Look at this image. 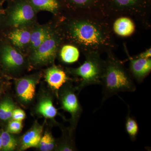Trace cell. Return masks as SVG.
I'll return each mask as SVG.
<instances>
[{"instance_id":"cell-3","label":"cell","mask_w":151,"mask_h":151,"mask_svg":"<svg viewBox=\"0 0 151 151\" xmlns=\"http://www.w3.org/2000/svg\"><path fill=\"white\" fill-rule=\"evenodd\" d=\"M69 31L73 40L86 48H97L104 43V34L100 28L92 22H73L69 25Z\"/></svg>"},{"instance_id":"cell-16","label":"cell","mask_w":151,"mask_h":151,"mask_svg":"<svg viewBox=\"0 0 151 151\" xmlns=\"http://www.w3.org/2000/svg\"><path fill=\"white\" fill-rule=\"evenodd\" d=\"M79 52L78 49L72 45H64L60 52V57L63 62L66 63H74L78 60Z\"/></svg>"},{"instance_id":"cell-24","label":"cell","mask_w":151,"mask_h":151,"mask_svg":"<svg viewBox=\"0 0 151 151\" xmlns=\"http://www.w3.org/2000/svg\"><path fill=\"white\" fill-rule=\"evenodd\" d=\"M137 0H115L118 5L122 7H128L133 5Z\"/></svg>"},{"instance_id":"cell-10","label":"cell","mask_w":151,"mask_h":151,"mask_svg":"<svg viewBox=\"0 0 151 151\" xmlns=\"http://www.w3.org/2000/svg\"><path fill=\"white\" fill-rule=\"evenodd\" d=\"M45 79L49 85L55 90H59L68 80L64 70L57 66H53L47 70Z\"/></svg>"},{"instance_id":"cell-26","label":"cell","mask_w":151,"mask_h":151,"mask_svg":"<svg viewBox=\"0 0 151 151\" xmlns=\"http://www.w3.org/2000/svg\"><path fill=\"white\" fill-rule=\"evenodd\" d=\"M70 1L76 4L83 5L86 4L91 0H70Z\"/></svg>"},{"instance_id":"cell-17","label":"cell","mask_w":151,"mask_h":151,"mask_svg":"<svg viewBox=\"0 0 151 151\" xmlns=\"http://www.w3.org/2000/svg\"><path fill=\"white\" fill-rule=\"evenodd\" d=\"M125 127L126 131L131 140L132 142L136 140L139 132V126L136 119L131 116L129 108L126 117Z\"/></svg>"},{"instance_id":"cell-14","label":"cell","mask_w":151,"mask_h":151,"mask_svg":"<svg viewBox=\"0 0 151 151\" xmlns=\"http://www.w3.org/2000/svg\"><path fill=\"white\" fill-rule=\"evenodd\" d=\"M52 35L48 29L45 27L36 29L31 33L29 45L31 48L35 50L47 39Z\"/></svg>"},{"instance_id":"cell-29","label":"cell","mask_w":151,"mask_h":151,"mask_svg":"<svg viewBox=\"0 0 151 151\" xmlns=\"http://www.w3.org/2000/svg\"><path fill=\"white\" fill-rule=\"evenodd\" d=\"M6 1V0H0V5H1V4L4 1Z\"/></svg>"},{"instance_id":"cell-23","label":"cell","mask_w":151,"mask_h":151,"mask_svg":"<svg viewBox=\"0 0 151 151\" xmlns=\"http://www.w3.org/2000/svg\"><path fill=\"white\" fill-rule=\"evenodd\" d=\"M25 113L20 109H14L12 113V118L14 120L22 121L25 118Z\"/></svg>"},{"instance_id":"cell-1","label":"cell","mask_w":151,"mask_h":151,"mask_svg":"<svg viewBox=\"0 0 151 151\" xmlns=\"http://www.w3.org/2000/svg\"><path fill=\"white\" fill-rule=\"evenodd\" d=\"M101 85L103 86L102 105L108 98L119 92H134L137 89L131 73L113 56H109L105 62Z\"/></svg>"},{"instance_id":"cell-6","label":"cell","mask_w":151,"mask_h":151,"mask_svg":"<svg viewBox=\"0 0 151 151\" xmlns=\"http://www.w3.org/2000/svg\"><path fill=\"white\" fill-rule=\"evenodd\" d=\"M74 89L71 85H68L61 91L60 96L61 106L64 111L71 114L73 127L76 126L82 112V107Z\"/></svg>"},{"instance_id":"cell-12","label":"cell","mask_w":151,"mask_h":151,"mask_svg":"<svg viewBox=\"0 0 151 151\" xmlns=\"http://www.w3.org/2000/svg\"><path fill=\"white\" fill-rule=\"evenodd\" d=\"M31 33L25 29L17 28L9 33L8 38L13 45L21 48L29 43Z\"/></svg>"},{"instance_id":"cell-13","label":"cell","mask_w":151,"mask_h":151,"mask_svg":"<svg viewBox=\"0 0 151 151\" xmlns=\"http://www.w3.org/2000/svg\"><path fill=\"white\" fill-rule=\"evenodd\" d=\"M114 32L119 36L127 37L131 35L135 30V25L132 20L127 17L117 19L113 24Z\"/></svg>"},{"instance_id":"cell-22","label":"cell","mask_w":151,"mask_h":151,"mask_svg":"<svg viewBox=\"0 0 151 151\" xmlns=\"http://www.w3.org/2000/svg\"><path fill=\"white\" fill-rule=\"evenodd\" d=\"M22 127V121L14 120L10 122L9 124V132L13 134H17L21 132Z\"/></svg>"},{"instance_id":"cell-15","label":"cell","mask_w":151,"mask_h":151,"mask_svg":"<svg viewBox=\"0 0 151 151\" xmlns=\"http://www.w3.org/2000/svg\"><path fill=\"white\" fill-rule=\"evenodd\" d=\"M35 10L56 13L59 7L57 0H27Z\"/></svg>"},{"instance_id":"cell-19","label":"cell","mask_w":151,"mask_h":151,"mask_svg":"<svg viewBox=\"0 0 151 151\" xmlns=\"http://www.w3.org/2000/svg\"><path fill=\"white\" fill-rule=\"evenodd\" d=\"M14 110V105L11 100H4L0 103V119L4 121L10 119Z\"/></svg>"},{"instance_id":"cell-11","label":"cell","mask_w":151,"mask_h":151,"mask_svg":"<svg viewBox=\"0 0 151 151\" xmlns=\"http://www.w3.org/2000/svg\"><path fill=\"white\" fill-rule=\"evenodd\" d=\"M41 127H34L28 131L23 137L22 149L25 150L39 146L41 139Z\"/></svg>"},{"instance_id":"cell-4","label":"cell","mask_w":151,"mask_h":151,"mask_svg":"<svg viewBox=\"0 0 151 151\" xmlns=\"http://www.w3.org/2000/svg\"><path fill=\"white\" fill-rule=\"evenodd\" d=\"M35 9L27 0H16L11 4L6 18H4L6 24L19 27L29 23L33 19Z\"/></svg>"},{"instance_id":"cell-28","label":"cell","mask_w":151,"mask_h":151,"mask_svg":"<svg viewBox=\"0 0 151 151\" xmlns=\"http://www.w3.org/2000/svg\"><path fill=\"white\" fill-rule=\"evenodd\" d=\"M1 149H2L1 139V136L0 135V150Z\"/></svg>"},{"instance_id":"cell-25","label":"cell","mask_w":151,"mask_h":151,"mask_svg":"<svg viewBox=\"0 0 151 151\" xmlns=\"http://www.w3.org/2000/svg\"><path fill=\"white\" fill-rule=\"evenodd\" d=\"M151 48L147 50L146 51L142 52L141 54L139 55L136 58H150L151 56Z\"/></svg>"},{"instance_id":"cell-5","label":"cell","mask_w":151,"mask_h":151,"mask_svg":"<svg viewBox=\"0 0 151 151\" xmlns=\"http://www.w3.org/2000/svg\"><path fill=\"white\" fill-rule=\"evenodd\" d=\"M58 41L52 35L34 50L31 57L33 65H45L54 60L57 51Z\"/></svg>"},{"instance_id":"cell-8","label":"cell","mask_w":151,"mask_h":151,"mask_svg":"<svg viewBox=\"0 0 151 151\" xmlns=\"http://www.w3.org/2000/svg\"><path fill=\"white\" fill-rule=\"evenodd\" d=\"M131 75L138 83L142 82L150 73L151 59L150 58H130Z\"/></svg>"},{"instance_id":"cell-9","label":"cell","mask_w":151,"mask_h":151,"mask_svg":"<svg viewBox=\"0 0 151 151\" xmlns=\"http://www.w3.org/2000/svg\"><path fill=\"white\" fill-rule=\"evenodd\" d=\"M36 81L34 78L27 77L20 79L17 83V94L22 101L29 102L35 95Z\"/></svg>"},{"instance_id":"cell-2","label":"cell","mask_w":151,"mask_h":151,"mask_svg":"<svg viewBox=\"0 0 151 151\" xmlns=\"http://www.w3.org/2000/svg\"><path fill=\"white\" fill-rule=\"evenodd\" d=\"M105 66V62L100 58L99 55L93 52L87 55L82 65L70 70L73 75L81 79L79 85L76 87L78 92L87 86L101 85Z\"/></svg>"},{"instance_id":"cell-21","label":"cell","mask_w":151,"mask_h":151,"mask_svg":"<svg viewBox=\"0 0 151 151\" xmlns=\"http://www.w3.org/2000/svg\"><path fill=\"white\" fill-rule=\"evenodd\" d=\"M39 146L41 151H51L55 147V142L52 136L46 133L42 137Z\"/></svg>"},{"instance_id":"cell-18","label":"cell","mask_w":151,"mask_h":151,"mask_svg":"<svg viewBox=\"0 0 151 151\" xmlns=\"http://www.w3.org/2000/svg\"><path fill=\"white\" fill-rule=\"evenodd\" d=\"M37 111L44 117L49 119L54 118L58 113L52 101L49 99L41 101L38 107Z\"/></svg>"},{"instance_id":"cell-7","label":"cell","mask_w":151,"mask_h":151,"mask_svg":"<svg viewBox=\"0 0 151 151\" xmlns=\"http://www.w3.org/2000/svg\"><path fill=\"white\" fill-rule=\"evenodd\" d=\"M0 62L6 69L14 71L23 65L24 59L22 55L10 45L0 42Z\"/></svg>"},{"instance_id":"cell-20","label":"cell","mask_w":151,"mask_h":151,"mask_svg":"<svg viewBox=\"0 0 151 151\" xmlns=\"http://www.w3.org/2000/svg\"><path fill=\"white\" fill-rule=\"evenodd\" d=\"M2 149L4 151H12L17 145L16 140L8 132H3L1 135Z\"/></svg>"},{"instance_id":"cell-27","label":"cell","mask_w":151,"mask_h":151,"mask_svg":"<svg viewBox=\"0 0 151 151\" xmlns=\"http://www.w3.org/2000/svg\"><path fill=\"white\" fill-rule=\"evenodd\" d=\"M4 13H3L1 5H0V28L3 25L4 21Z\"/></svg>"}]
</instances>
